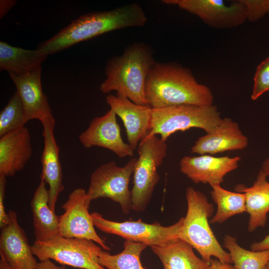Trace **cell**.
Here are the masks:
<instances>
[{
	"instance_id": "1",
	"label": "cell",
	"mask_w": 269,
	"mask_h": 269,
	"mask_svg": "<svg viewBox=\"0 0 269 269\" xmlns=\"http://www.w3.org/2000/svg\"><path fill=\"white\" fill-rule=\"evenodd\" d=\"M145 93L152 108L213 105L210 89L198 83L190 69L172 62H154L146 80Z\"/></svg>"
},
{
	"instance_id": "2",
	"label": "cell",
	"mask_w": 269,
	"mask_h": 269,
	"mask_svg": "<svg viewBox=\"0 0 269 269\" xmlns=\"http://www.w3.org/2000/svg\"><path fill=\"white\" fill-rule=\"evenodd\" d=\"M147 17L142 7L132 3L113 9L81 15L37 47L48 55L111 31L143 26Z\"/></svg>"
},
{
	"instance_id": "3",
	"label": "cell",
	"mask_w": 269,
	"mask_h": 269,
	"mask_svg": "<svg viewBox=\"0 0 269 269\" xmlns=\"http://www.w3.org/2000/svg\"><path fill=\"white\" fill-rule=\"evenodd\" d=\"M155 62L149 46L143 42L132 44L122 55L114 56L107 61L106 78L100 90L103 93L115 91L136 104L148 105L145 97V82Z\"/></svg>"
},
{
	"instance_id": "4",
	"label": "cell",
	"mask_w": 269,
	"mask_h": 269,
	"mask_svg": "<svg viewBox=\"0 0 269 269\" xmlns=\"http://www.w3.org/2000/svg\"><path fill=\"white\" fill-rule=\"evenodd\" d=\"M186 199L187 210L179 239L191 245L204 261L210 262L214 257L223 263L232 264L229 252L223 249L209 224L213 204L204 193L190 186L186 188Z\"/></svg>"
},
{
	"instance_id": "5",
	"label": "cell",
	"mask_w": 269,
	"mask_h": 269,
	"mask_svg": "<svg viewBox=\"0 0 269 269\" xmlns=\"http://www.w3.org/2000/svg\"><path fill=\"white\" fill-rule=\"evenodd\" d=\"M222 119L214 105L185 104L152 108L150 130L146 136L159 134L162 140L166 141L175 132L193 128L201 129L208 133L213 131Z\"/></svg>"
},
{
	"instance_id": "6",
	"label": "cell",
	"mask_w": 269,
	"mask_h": 269,
	"mask_svg": "<svg viewBox=\"0 0 269 269\" xmlns=\"http://www.w3.org/2000/svg\"><path fill=\"white\" fill-rule=\"evenodd\" d=\"M166 141L157 135H147L137 146L138 158L133 172L131 191L132 210L144 211L159 180L157 169L167 155Z\"/></svg>"
},
{
	"instance_id": "7",
	"label": "cell",
	"mask_w": 269,
	"mask_h": 269,
	"mask_svg": "<svg viewBox=\"0 0 269 269\" xmlns=\"http://www.w3.org/2000/svg\"><path fill=\"white\" fill-rule=\"evenodd\" d=\"M136 160V158H132L123 166L111 161L96 168L91 174L86 192L88 204L100 198H109L119 203L123 213L128 215L132 210L129 185Z\"/></svg>"
},
{
	"instance_id": "8",
	"label": "cell",
	"mask_w": 269,
	"mask_h": 269,
	"mask_svg": "<svg viewBox=\"0 0 269 269\" xmlns=\"http://www.w3.org/2000/svg\"><path fill=\"white\" fill-rule=\"evenodd\" d=\"M95 242L86 239L61 236L45 241H35L32 252L39 260H53L63 265L80 269H106L101 266L98 255L102 250Z\"/></svg>"
},
{
	"instance_id": "9",
	"label": "cell",
	"mask_w": 269,
	"mask_h": 269,
	"mask_svg": "<svg viewBox=\"0 0 269 269\" xmlns=\"http://www.w3.org/2000/svg\"><path fill=\"white\" fill-rule=\"evenodd\" d=\"M91 215L94 226L101 231L120 236L126 241L143 244L150 247L179 239L184 219V217H182L172 225L163 226L157 222L150 224L141 219L113 221L104 218L96 212Z\"/></svg>"
},
{
	"instance_id": "10",
	"label": "cell",
	"mask_w": 269,
	"mask_h": 269,
	"mask_svg": "<svg viewBox=\"0 0 269 269\" xmlns=\"http://www.w3.org/2000/svg\"><path fill=\"white\" fill-rule=\"evenodd\" d=\"M162 2L176 5L217 29L235 27L247 20L246 6L240 0L229 5L222 0H164Z\"/></svg>"
},
{
	"instance_id": "11",
	"label": "cell",
	"mask_w": 269,
	"mask_h": 269,
	"mask_svg": "<svg viewBox=\"0 0 269 269\" xmlns=\"http://www.w3.org/2000/svg\"><path fill=\"white\" fill-rule=\"evenodd\" d=\"M86 191L81 188L74 189L62 205L64 213L59 216V229L61 236L86 239L98 244L104 250L110 251L105 241L96 233L92 217L89 213Z\"/></svg>"
},
{
	"instance_id": "12",
	"label": "cell",
	"mask_w": 269,
	"mask_h": 269,
	"mask_svg": "<svg viewBox=\"0 0 269 269\" xmlns=\"http://www.w3.org/2000/svg\"><path fill=\"white\" fill-rule=\"evenodd\" d=\"M116 116L110 109L104 115L93 119L87 129L79 135L83 146L107 148L121 158L133 156L134 150L123 140Z\"/></svg>"
},
{
	"instance_id": "13",
	"label": "cell",
	"mask_w": 269,
	"mask_h": 269,
	"mask_svg": "<svg viewBox=\"0 0 269 269\" xmlns=\"http://www.w3.org/2000/svg\"><path fill=\"white\" fill-rule=\"evenodd\" d=\"M41 67L24 75L9 74L21 99L27 121L38 120L42 126L55 127V121L46 96L43 92Z\"/></svg>"
},
{
	"instance_id": "14",
	"label": "cell",
	"mask_w": 269,
	"mask_h": 269,
	"mask_svg": "<svg viewBox=\"0 0 269 269\" xmlns=\"http://www.w3.org/2000/svg\"><path fill=\"white\" fill-rule=\"evenodd\" d=\"M8 223L1 228L0 256L10 269H35L37 262L15 211L8 212Z\"/></svg>"
},
{
	"instance_id": "15",
	"label": "cell",
	"mask_w": 269,
	"mask_h": 269,
	"mask_svg": "<svg viewBox=\"0 0 269 269\" xmlns=\"http://www.w3.org/2000/svg\"><path fill=\"white\" fill-rule=\"evenodd\" d=\"M241 157H215L208 154L185 156L180 161L181 172L195 183L221 184L225 176L236 169Z\"/></svg>"
},
{
	"instance_id": "16",
	"label": "cell",
	"mask_w": 269,
	"mask_h": 269,
	"mask_svg": "<svg viewBox=\"0 0 269 269\" xmlns=\"http://www.w3.org/2000/svg\"><path fill=\"white\" fill-rule=\"evenodd\" d=\"M106 103L122 120L128 143L135 150L150 130L151 111L148 105L136 104L126 97L117 94L106 97Z\"/></svg>"
},
{
	"instance_id": "17",
	"label": "cell",
	"mask_w": 269,
	"mask_h": 269,
	"mask_svg": "<svg viewBox=\"0 0 269 269\" xmlns=\"http://www.w3.org/2000/svg\"><path fill=\"white\" fill-rule=\"evenodd\" d=\"M248 138L238 124L229 118L222 119L212 132L198 138L191 148L192 153L213 155L227 151L242 150L247 147Z\"/></svg>"
},
{
	"instance_id": "18",
	"label": "cell",
	"mask_w": 269,
	"mask_h": 269,
	"mask_svg": "<svg viewBox=\"0 0 269 269\" xmlns=\"http://www.w3.org/2000/svg\"><path fill=\"white\" fill-rule=\"evenodd\" d=\"M32 155L31 134L26 127L0 137V175L14 176Z\"/></svg>"
},
{
	"instance_id": "19",
	"label": "cell",
	"mask_w": 269,
	"mask_h": 269,
	"mask_svg": "<svg viewBox=\"0 0 269 269\" xmlns=\"http://www.w3.org/2000/svg\"><path fill=\"white\" fill-rule=\"evenodd\" d=\"M44 148L41 157V180L48 185L49 206L55 212L58 197L64 189L59 159V148L54 135V128L43 126Z\"/></svg>"
},
{
	"instance_id": "20",
	"label": "cell",
	"mask_w": 269,
	"mask_h": 269,
	"mask_svg": "<svg viewBox=\"0 0 269 269\" xmlns=\"http://www.w3.org/2000/svg\"><path fill=\"white\" fill-rule=\"evenodd\" d=\"M267 177L261 170L252 186L247 187L239 184L234 188L236 192L245 195L246 212L250 216L248 227L250 232L266 224L269 212V182Z\"/></svg>"
},
{
	"instance_id": "21",
	"label": "cell",
	"mask_w": 269,
	"mask_h": 269,
	"mask_svg": "<svg viewBox=\"0 0 269 269\" xmlns=\"http://www.w3.org/2000/svg\"><path fill=\"white\" fill-rule=\"evenodd\" d=\"M35 241H45L60 236L59 216L49 206V192L41 180L30 202Z\"/></svg>"
},
{
	"instance_id": "22",
	"label": "cell",
	"mask_w": 269,
	"mask_h": 269,
	"mask_svg": "<svg viewBox=\"0 0 269 269\" xmlns=\"http://www.w3.org/2000/svg\"><path fill=\"white\" fill-rule=\"evenodd\" d=\"M164 269H209L210 262L198 258L193 247L179 239L150 247Z\"/></svg>"
},
{
	"instance_id": "23",
	"label": "cell",
	"mask_w": 269,
	"mask_h": 269,
	"mask_svg": "<svg viewBox=\"0 0 269 269\" xmlns=\"http://www.w3.org/2000/svg\"><path fill=\"white\" fill-rule=\"evenodd\" d=\"M48 54L42 50H27L0 41V69L17 76L27 74L41 67Z\"/></svg>"
},
{
	"instance_id": "24",
	"label": "cell",
	"mask_w": 269,
	"mask_h": 269,
	"mask_svg": "<svg viewBox=\"0 0 269 269\" xmlns=\"http://www.w3.org/2000/svg\"><path fill=\"white\" fill-rule=\"evenodd\" d=\"M211 186V196L217 209L215 215L209 221L210 223L221 224L234 215L246 212L244 193L230 191L222 188L220 184Z\"/></svg>"
},
{
	"instance_id": "25",
	"label": "cell",
	"mask_w": 269,
	"mask_h": 269,
	"mask_svg": "<svg viewBox=\"0 0 269 269\" xmlns=\"http://www.w3.org/2000/svg\"><path fill=\"white\" fill-rule=\"evenodd\" d=\"M147 247L143 244L125 241L124 249L119 254L111 255L102 250L98 255L99 262L106 269H147L140 260L141 253Z\"/></svg>"
},
{
	"instance_id": "26",
	"label": "cell",
	"mask_w": 269,
	"mask_h": 269,
	"mask_svg": "<svg viewBox=\"0 0 269 269\" xmlns=\"http://www.w3.org/2000/svg\"><path fill=\"white\" fill-rule=\"evenodd\" d=\"M224 246L228 250L235 269H264L269 262V250H246L232 236L227 235L224 237Z\"/></svg>"
},
{
	"instance_id": "27",
	"label": "cell",
	"mask_w": 269,
	"mask_h": 269,
	"mask_svg": "<svg viewBox=\"0 0 269 269\" xmlns=\"http://www.w3.org/2000/svg\"><path fill=\"white\" fill-rule=\"evenodd\" d=\"M27 122L21 99L15 91L0 113V137L25 127Z\"/></svg>"
},
{
	"instance_id": "28",
	"label": "cell",
	"mask_w": 269,
	"mask_h": 269,
	"mask_svg": "<svg viewBox=\"0 0 269 269\" xmlns=\"http://www.w3.org/2000/svg\"><path fill=\"white\" fill-rule=\"evenodd\" d=\"M269 91V57L258 66L254 77V85L251 98L256 100Z\"/></svg>"
},
{
	"instance_id": "29",
	"label": "cell",
	"mask_w": 269,
	"mask_h": 269,
	"mask_svg": "<svg viewBox=\"0 0 269 269\" xmlns=\"http://www.w3.org/2000/svg\"><path fill=\"white\" fill-rule=\"evenodd\" d=\"M246 6L247 20L251 22L258 20L269 13V0H240Z\"/></svg>"
},
{
	"instance_id": "30",
	"label": "cell",
	"mask_w": 269,
	"mask_h": 269,
	"mask_svg": "<svg viewBox=\"0 0 269 269\" xmlns=\"http://www.w3.org/2000/svg\"><path fill=\"white\" fill-rule=\"evenodd\" d=\"M6 183V177L0 175V228L6 225L9 221L8 213H6L4 205V199L5 196V186Z\"/></svg>"
},
{
	"instance_id": "31",
	"label": "cell",
	"mask_w": 269,
	"mask_h": 269,
	"mask_svg": "<svg viewBox=\"0 0 269 269\" xmlns=\"http://www.w3.org/2000/svg\"><path fill=\"white\" fill-rule=\"evenodd\" d=\"M251 250L254 251L269 250V234L262 241L255 242L251 245Z\"/></svg>"
},
{
	"instance_id": "32",
	"label": "cell",
	"mask_w": 269,
	"mask_h": 269,
	"mask_svg": "<svg viewBox=\"0 0 269 269\" xmlns=\"http://www.w3.org/2000/svg\"><path fill=\"white\" fill-rule=\"evenodd\" d=\"M35 269H66V268L64 266H58L50 260L47 259L37 263Z\"/></svg>"
},
{
	"instance_id": "33",
	"label": "cell",
	"mask_w": 269,
	"mask_h": 269,
	"mask_svg": "<svg viewBox=\"0 0 269 269\" xmlns=\"http://www.w3.org/2000/svg\"><path fill=\"white\" fill-rule=\"evenodd\" d=\"M16 0H0V17H3L6 13L15 5Z\"/></svg>"
},
{
	"instance_id": "34",
	"label": "cell",
	"mask_w": 269,
	"mask_h": 269,
	"mask_svg": "<svg viewBox=\"0 0 269 269\" xmlns=\"http://www.w3.org/2000/svg\"><path fill=\"white\" fill-rule=\"evenodd\" d=\"M209 269H235L231 264L223 263L216 258H212Z\"/></svg>"
},
{
	"instance_id": "35",
	"label": "cell",
	"mask_w": 269,
	"mask_h": 269,
	"mask_svg": "<svg viewBox=\"0 0 269 269\" xmlns=\"http://www.w3.org/2000/svg\"><path fill=\"white\" fill-rule=\"evenodd\" d=\"M261 170L269 177V156L263 162Z\"/></svg>"
},
{
	"instance_id": "36",
	"label": "cell",
	"mask_w": 269,
	"mask_h": 269,
	"mask_svg": "<svg viewBox=\"0 0 269 269\" xmlns=\"http://www.w3.org/2000/svg\"><path fill=\"white\" fill-rule=\"evenodd\" d=\"M0 269H10L6 261L2 257H0Z\"/></svg>"
},
{
	"instance_id": "37",
	"label": "cell",
	"mask_w": 269,
	"mask_h": 269,
	"mask_svg": "<svg viewBox=\"0 0 269 269\" xmlns=\"http://www.w3.org/2000/svg\"><path fill=\"white\" fill-rule=\"evenodd\" d=\"M264 269H269V262L266 265Z\"/></svg>"
}]
</instances>
